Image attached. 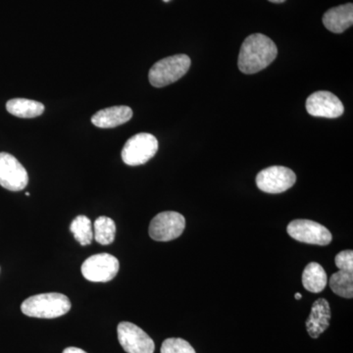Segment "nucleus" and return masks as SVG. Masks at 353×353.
<instances>
[{
  "label": "nucleus",
  "mask_w": 353,
  "mask_h": 353,
  "mask_svg": "<svg viewBox=\"0 0 353 353\" xmlns=\"http://www.w3.org/2000/svg\"><path fill=\"white\" fill-rule=\"evenodd\" d=\"M278 48L275 43L262 34L248 37L241 46L238 66L243 73H259L276 59Z\"/></svg>",
  "instance_id": "f257e3e1"
},
{
  "label": "nucleus",
  "mask_w": 353,
  "mask_h": 353,
  "mask_svg": "<svg viewBox=\"0 0 353 353\" xmlns=\"http://www.w3.org/2000/svg\"><path fill=\"white\" fill-rule=\"evenodd\" d=\"M71 306V301L64 294L50 292L26 299L21 305V310L29 317L53 319L67 314Z\"/></svg>",
  "instance_id": "f03ea898"
},
{
  "label": "nucleus",
  "mask_w": 353,
  "mask_h": 353,
  "mask_svg": "<svg viewBox=\"0 0 353 353\" xmlns=\"http://www.w3.org/2000/svg\"><path fill=\"white\" fill-rule=\"evenodd\" d=\"M190 63V58L185 54L173 55L159 60L150 70V83L155 88L171 85L188 73Z\"/></svg>",
  "instance_id": "7ed1b4c3"
},
{
  "label": "nucleus",
  "mask_w": 353,
  "mask_h": 353,
  "mask_svg": "<svg viewBox=\"0 0 353 353\" xmlns=\"http://www.w3.org/2000/svg\"><path fill=\"white\" fill-rule=\"evenodd\" d=\"M158 150V141L148 132H139L128 139L122 150V159L129 166H139L150 159Z\"/></svg>",
  "instance_id": "20e7f679"
},
{
  "label": "nucleus",
  "mask_w": 353,
  "mask_h": 353,
  "mask_svg": "<svg viewBox=\"0 0 353 353\" xmlns=\"http://www.w3.org/2000/svg\"><path fill=\"white\" fill-rule=\"evenodd\" d=\"M287 232L294 240L308 245H328L333 240L331 232L326 227L311 220L292 221Z\"/></svg>",
  "instance_id": "39448f33"
},
{
  "label": "nucleus",
  "mask_w": 353,
  "mask_h": 353,
  "mask_svg": "<svg viewBox=\"0 0 353 353\" xmlns=\"http://www.w3.org/2000/svg\"><path fill=\"white\" fill-rule=\"evenodd\" d=\"M119 268V261L115 256L109 253H99L83 262L82 273L90 282L108 283L116 277Z\"/></svg>",
  "instance_id": "423d86ee"
},
{
  "label": "nucleus",
  "mask_w": 353,
  "mask_h": 353,
  "mask_svg": "<svg viewBox=\"0 0 353 353\" xmlns=\"http://www.w3.org/2000/svg\"><path fill=\"white\" fill-rule=\"evenodd\" d=\"M185 219L175 211H165L155 216L150 225V236L157 241H170L178 239L185 231Z\"/></svg>",
  "instance_id": "0eeeda50"
},
{
  "label": "nucleus",
  "mask_w": 353,
  "mask_h": 353,
  "mask_svg": "<svg viewBox=\"0 0 353 353\" xmlns=\"http://www.w3.org/2000/svg\"><path fill=\"white\" fill-rule=\"evenodd\" d=\"M296 182L294 172L284 166L269 167L260 171L256 176L257 187L267 194H282Z\"/></svg>",
  "instance_id": "6e6552de"
},
{
  "label": "nucleus",
  "mask_w": 353,
  "mask_h": 353,
  "mask_svg": "<svg viewBox=\"0 0 353 353\" xmlns=\"http://www.w3.org/2000/svg\"><path fill=\"white\" fill-rule=\"evenodd\" d=\"M118 340L127 353H153L154 341L137 325L121 322L117 328Z\"/></svg>",
  "instance_id": "1a4fd4ad"
},
{
  "label": "nucleus",
  "mask_w": 353,
  "mask_h": 353,
  "mask_svg": "<svg viewBox=\"0 0 353 353\" xmlns=\"http://www.w3.org/2000/svg\"><path fill=\"white\" fill-rule=\"evenodd\" d=\"M28 183V172L18 159L9 153L0 152V185L11 192H20Z\"/></svg>",
  "instance_id": "9d476101"
},
{
  "label": "nucleus",
  "mask_w": 353,
  "mask_h": 353,
  "mask_svg": "<svg viewBox=\"0 0 353 353\" xmlns=\"http://www.w3.org/2000/svg\"><path fill=\"white\" fill-rule=\"evenodd\" d=\"M306 110L314 117L334 118L343 115L345 108L340 99L330 92H316L306 101Z\"/></svg>",
  "instance_id": "9b49d317"
},
{
  "label": "nucleus",
  "mask_w": 353,
  "mask_h": 353,
  "mask_svg": "<svg viewBox=\"0 0 353 353\" xmlns=\"http://www.w3.org/2000/svg\"><path fill=\"white\" fill-rule=\"evenodd\" d=\"M331 307L325 299H319L313 303L310 314L306 320V330L312 339H318L327 329L331 321Z\"/></svg>",
  "instance_id": "f8f14e48"
},
{
  "label": "nucleus",
  "mask_w": 353,
  "mask_h": 353,
  "mask_svg": "<svg viewBox=\"0 0 353 353\" xmlns=\"http://www.w3.org/2000/svg\"><path fill=\"white\" fill-rule=\"evenodd\" d=\"M323 24L334 34H341L353 24V4L334 7L323 16Z\"/></svg>",
  "instance_id": "ddd939ff"
},
{
  "label": "nucleus",
  "mask_w": 353,
  "mask_h": 353,
  "mask_svg": "<svg viewBox=\"0 0 353 353\" xmlns=\"http://www.w3.org/2000/svg\"><path fill=\"white\" fill-rule=\"evenodd\" d=\"M132 110L128 106H113L101 109L92 117V123L101 129H111L125 124L132 119Z\"/></svg>",
  "instance_id": "4468645a"
},
{
  "label": "nucleus",
  "mask_w": 353,
  "mask_h": 353,
  "mask_svg": "<svg viewBox=\"0 0 353 353\" xmlns=\"http://www.w3.org/2000/svg\"><path fill=\"white\" fill-rule=\"evenodd\" d=\"M301 281L303 287L313 294H319L328 284L326 272L321 265L316 262H311L305 267Z\"/></svg>",
  "instance_id": "2eb2a0df"
},
{
  "label": "nucleus",
  "mask_w": 353,
  "mask_h": 353,
  "mask_svg": "<svg viewBox=\"0 0 353 353\" xmlns=\"http://www.w3.org/2000/svg\"><path fill=\"white\" fill-rule=\"evenodd\" d=\"M6 109L9 113L19 118H36L44 112L43 103L27 99H10L7 101Z\"/></svg>",
  "instance_id": "dca6fc26"
},
{
  "label": "nucleus",
  "mask_w": 353,
  "mask_h": 353,
  "mask_svg": "<svg viewBox=\"0 0 353 353\" xmlns=\"http://www.w3.org/2000/svg\"><path fill=\"white\" fill-rule=\"evenodd\" d=\"M330 287L336 296L352 299L353 296V273L340 270L332 275L330 279Z\"/></svg>",
  "instance_id": "f3484780"
},
{
  "label": "nucleus",
  "mask_w": 353,
  "mask_h": 353,
  "mask_svg": "<svg viewBox=\"0 0 353 353\" xmlns=\"http://www.w3.org/2000/svg\"><path fill=\"white\" fill-rule=\"evenodd\" d=\"M70 231L81 245L85 246L92 243L94 239V230H92V222L87 216L80 215L76 217L71 223Z\"/></svg>",
  "instance_id": "a211bd4d"
},
{
  "label": "nucleus",
  "mask_w": 353,
  "mask_h": 353,
  "mask_svg": "<svg viewBox=\"0 0 353 353\" xmlns=\"http://www.w3.org/2000/svg\"><path fill=\"white\" fill-rule=\"evenodd\" d=\"M116 225L110 218L101 216L94 222V238L102 245H108L115 240Z\"/></svg>",
  "instance_id": "6ab92c4d"
},
{
  "label": "nucleus",
  "mask_w": 353,
  "mask_h": 353,
  "mask_svg": "<svg viewBox=\"0 0 353 353\" xmlns=\"http://www.w3.org/2000/svg\"><path fill=\"white\" fill-rule=\"evenodd\" d=\"M161 353H196L189 341L183 339H167L161 345Z\"/></svg>",
  "instance_id": "aec40b11"
},
{
  "label": "nucleus",
  "mask_w": 353,
  "mask_h": 353,
  "mask_svg": "<svg viewBox=\"0 0 353 353\" xmlns=\"http://www.w3.org/2000/svg\"><path fill=\"white\" fill-rule=\"evenodd\" d=\"M334 263L340 270L353 273V252L352 250H343L336 255Z\"/></svg>",
  "instance_id": "412c9836"
},
{
  "label": "nucleus",
  "mask_w": 353,
  "mask_h": 353,
  "mask_svg": "<svg viewBox=\"0 0 353 353\" xmlns=\"http://www.w3.org/2000/svg\"><path fill=\"white\" fill-rule=\"evenodd\" d=\"M63 353H87L85 350H81V348L75 347H67L66 350H64Z\"/></svg>",
  "instance_id": "4be33fe9"
},
{
  "label": "nucleus",
  "mask_w": 353,
  "mask_h": 353,
  "mask_svg": "<svg viewBox=\"0 0 353 353\" xmlns=\"http://www.w3.org/2000/svg\"><path fill=\"white\" fill-rule=\"evenodd\" d=\"M270 2H273V3H283L285 0H269Z\"/></svg>",
  "instance_id": "5701e85b"
},
{
  "label": "nucleus",
  "mask_w": 353,
  "mask_h": 353,
  "mask_svg": "<svg viewBox=\"0 0 353 353\" xmlns=\"http://www.w3.org/2000/svg\"><path fill=\"white\" fill-rule=\"evenodd\" d=\"M294 297H296V299H297V301H299V299H303V296H301V294H296V296H294Z\"/></svg>",
  "instance_id": "b1692460"
},
{
  "label": "nucleus",
  "mask_w": 353,
  "mask_h": 353,
  "mask_svg": "<svg viewBox=\"0 0 353 353\" xmlns=\"http://www.w3.org/2000/svg\"><path fill=\"white\" fill-rule=\"evenodd\" d=\"M164 2H169L170 0H163Z\"/></svg>",
  "instance_id": "393cba45"
}]
</instances>
